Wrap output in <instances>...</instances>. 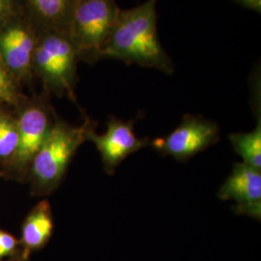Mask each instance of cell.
Listing matches in <instances>:
<instances>
[{"mask_svg": "<svg viewBox=\"0 0 261 261\" xmlns=\"http://www.w3.org/2000/svg\"><path fill=\"white\" fill-rule=\"evenodd\" d=\"M18 146L17 122L8 116H0V158L14 156Z\"/></svg>", "mask_w": 261, "mask_h": 261, "instance_id": "cell-13", "label": "cell"}, {"mask_svg": "<svg viewBox=\"0 0 261 261\" xmlns=\"http://www.w3.org/2000/svg\"><path fill=\"white\" fill-rule=\"evenodd\" d=\"M54 229L50 207L41 202L28 216L22 229V240L28 249H38L47 243Z\"/></svg>", "mask_w": 261, "mask_h": 261, "instance_id": "cell-11", "label": "cell"}, {"mask_svg": "<svg viewBox=\"0 0 261 261\" xmlns=\"http://www.w3.org/2000/svg\"><path fill=\"white\" fill-rule=\"evenodd\" d=\"M120 8L115 0H77L68 29L80 59L94 63L102 58Z\"/></svg>", "mask_w": 261, "mask_h": 261, "instance_id": "cell-2", "label": "cell"}, {"mask_svg": "<svg viewBox=\"0 0 261 261\" xmlns=\"http://www.w3.org/2000/svg\"><path fill=\"white\" fill-rule=\"evenodd\" d=\"M91 127L87 120L81 127L64 122L53 124L47 139L32 160L33 175L40 188L50 190L58 185Z\"/></svg>", "mask_w": 261, "mask_h": 261, "instance_id": "cell-4", "label": "cell"}, {"mask_svg": "<svg viewBox=\"0 0 261 261\" xmlns=\"http://www.w3.org/2000/svg\"><path fill=\"white\" fill-rule=\"evenodd\" d=\"M37 36L29 20L19 16L0 30V59L16 80L28 79L33 71Z\"/></svg>", "mask_w": 261, "mask_h": 261, "instance_id": "cell-7", "label": "cell"}, {"mask_svg": "<svg viewBox=\"0 0 261 261\" xmlns=\"http://www.w3.org/2000/svg\"><path fill=\"white\" fill-rule=\"evenodd\" d=\"M220 128L201 115L185 114L176 129L164 138L151 140L150 145L162 156L186 162L217 143Z\"/></svg>", "mask_w": 261, "mask_h": 261, "instance_id": "cell-5", "label": "cell"}, {"mask_svg": "<svg viewBox=\"0 0 261 261\" xmlns=\"http://www.w3.org/2000/svg\"><path fill=\"white\" fill-rule=\"evenodd\" d=\"M229 141L234 151L241 156L243 163L252 168L261 169V120L253 130L248 133H234L229 135Z\"/></svg>", "mask_w": 261, "mask_h": 261, "instance_id": "cell-12", "label": "cell"}, {"mask_svg": "<svg viewBox=\"0 0 261 261\" xmlns=\"http://www.w3.org/2000/svg\"><path fill=\"white\" fill-rule=\"evenodd\" d=\"M137 119L123 121L114 116H110L107 123V130L98 135L92 127L86 134V140L93 141L100 152L105 171L114 174L116 168L129 155L150 145L148 138L137 137L134 127Z\"/></svg>", "mask_w": 261, "mask_h": 261, "instance_id": "cell-6", "label": "cell"}, {"mask_svg": "<svg viewBox=\"0 0 261 261\" xmlns=\"http://www.w3.org/2000/svg\"><path fill=\"white\" fill-rule=\"evenodd\" d=\"M222 200H231L236 215L260 221L261 169L237 163L218 192Z\"/></svg>", "mask_w": 261, "mask_h": 261, "instance_id": "cell-8", "label": "cell"}, {"mask_svg": "<svg viewBox=\"0 0 261 261\" xmlns=\"http://www.w3.org/2000/svg\"><path fill=\"white\" fill-rule=\"evenodd\" d=\"M17 240L9 233L0 230V258L10 254L16 248Z\"/></svg>", "mask_w": 261, "mask_h": 261, "instance_id": "cell-16", "label": "cell"}, {"mask_svg": "<svg viewBox=\"0 0 261 261\" xmlns=\"http://www.w3.org/2000/svg\"><path fill=\"white\" fill-rule=\"evenodd\" d=\"M21 0H0V30L19 16Z\"/></svg>", "mask_w": 261, "mask_h": 261, "instance_id": "cell-15", "label": "cell"}, {"mask_svg": "<svg viewBox=\"0 0 261 261\" xmlns=\"http://www.w3.org/2000/svg\"><path fill=\"white\" fill-rule=\"evenodd\" d=\"M53 126L50 115L42 105L29 106L17 122L18 146L14 159L19 164L32 161L47 139Z\"/></svg>", "mask_w": 261, "mask_h": 261, "instance_id": "cell-9", "label": "cell"}, {"mask_svg": "<svg viewBox=\"0 0 261 261\" xmlns=\"http://www.w3.org/2000/svg\"><path fill=\"white\" fill-rule=\"evenodd\" d=\"M157 1L146 0L136 7L120 10L101 59L154 68L168 75L173 73V61L159 39Z\"/></svg>", "mask_w": 261, "mask_h": 261, "instance_id": "cell-1", "label": "cell"}, {"mask_svg": "<svg viewBox=\"0 0 261 261\" xmlns=\"http://www.w3.org/2000/svg\"><path fill=\"white\" fill-rule=\"evenodd\" d=\"M77 0H21L25 18L36 29L68 34V29Z\"/></svg>", "mask_w": 261, "mask_h": 261, "instance_id": "cell-10", "label": "cell"}, {"mask_svg": "<svg viewBox=\"0 0 261 261\" xmlns=\"http://www.w3.org/2000/svg\"><path fill=\"white\" fill-rule=\"evenodd\" d=\"M15 76L0 59V103H17L19 94Z\"/></svg>", "mask_w": 261, "mask_h": 261, "instance_id": "cell-14", "label": "cell"}, {"mask_svg": "<svg viewBox=\"0 0 261 261\" xmlns=\"http://www.w3.org/2000/svg\"><path fill=\"white\" fill-rule=\"evenodd\" d=\"M234 1L248 9L252 10L258 13L261 12V0H234Z\"/></svg>", "mask_w": 261, "mask_h": 261, "instance_id": "cell-17", "label": "cell"}, {"mask_svg": "<svg viewBox=\"0 0 261 261\" xmlns=\"http://www.w3.org/2000/svg\"><path fill=\"white\" fill-rule=\"evenodd\" d=\"M79 60L77 50L68 34L50 30L38 33L33 71L49 90L74 99Z\"/></svg>", "mask_w": 261, "mask_h": 261, "instance_id": "cell-3", "label": "cell"}]
</instances>
